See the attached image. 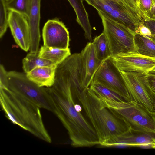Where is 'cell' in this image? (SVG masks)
Masks as SVG:
<instances>
[{
  "label": "cell",
  "instance_id": "obj_1",
  "mask_svg": "<svg viewBox=\"0 0 155 155\" xmlns=\"http://www.w3.org/2000/svg\"><path fill=\"white\" fill-rule=\"evenodd\" d=\"M73 79L70 70L64 68L57 69L54 83L46 87L52 112L67 130L72 146L90 147L100 145L95 130L75 103Z\"/></svg>",
  "mask_w": 155,
  "mask_h": 155
},
{
  "label": "cell",
  "instance_id": "obj_8",
  "mask_svg": "<svg viewBox=\"0 0 155 155\" xmlns=\"http://www.w3.org/2000/svg\"><path fill=\"white\" fill-rule=\"evenodd\" d=\"M131 101L153 112L155 94L147 79V74L120 71Z\"/></svg>",
  "mask_w": 155,
  "mask_h": 155
},
{
  "label": "cell",
  "instance_id": "obj_29",
  "mask_svg": "<svg viewBox=\"0 0 155 155\" xmlns=\"http://www.w3.org/2000/svg\"><path fill=\"white\" fill-rule=\"evenodd\" d=\"M138 33L150 38L151 35V32L150 29L143 23V21L139 25L138 28Z\"/></svg>",
  "mask_w": 155,
  "mask_h": 155
},
{
  "label": "cell",
  "instance_id": "obj_10",
  "mask_svg": "<svg viewBox=\"0 0 155 155\" xmlns=\"http://www.w3.org/2000/svg\"><path fill=\"white\" fill-rule=\"evenodd\" d=\"M112 58L118 68L124 72L147 74L155 67V58L137 52L121 54Z\"/></svg>",
  "mask_w": 155,
  "mask_h": 155
},
{
  "label": "cell",
  "instance_id": "obj_25",
  "mask_svg": "<svg viewBox=\"0 0 155 155\" xmlns=\"http://www.w3.org/2000/svg\"><path fill=\"white\" fill-rule=\"evenodd\" d=\"M152 2L153 0H140L139 8L143 18V20L146 18V14L151 8Z\"/></svg>",
  "mask_w": 155,
  "mask_h": 155
},
{
  "label": "cell",
  "instance_id": "obj_4",
  "mask_svg": "<svg viewBox=\"0 0 155 155\" xmlns=\"http://www.w3.org/2000/svg\"><path fill=\"white\" fill-rule=\"evenodd\" d=\"M103 104L124 118L131 130L155 133V113L133 101H114L99 96Z\"/></svg>",
  "mask_w": 155,
  "mask_h": 155
},
{
  "label": "cell",
  "instance_id": "obj_6",
  "mask_svg": "<svg viewBox=\"0 0 155 155\" xmlns=\"http://www.w3.org/2000/svg\"><path fill=\"white\" fill-rule=\"evenodd\" d=\"M6 88L43 108L52 112L47 87H40L29 80L26 73L16 71L8 72Z\"/></svg>",
  "mask_w": 155,
  "mask_h": 155
},
{
  "label": "cell",
  "instance_id": "obj_19",
  "mask_svg": "<svg viewBox=\"0 0 155 155\" xmlns=\"http://www.w3.org/2000/svg\"><path fill=\"white\" fill-rule=\"evenodd\" d=\"M134 42L137 52L139 54L155 58V41L150 38L140 34H135Z\"/></svg>",
  "mask_w": 155,
  "mask_h": 155
},
{
  "label": "cell",
  "instance_id": "obj_30",
  "mask_svg": "<svg viewBox=\"0 0 155 155\" xmlns=\"http://www.w3.org/2000/svg\"><path fill=\"white\" fill-rule=\"evenodd\" d=\"M147 79L150 86L155 94V73L150 71L147 74Z\"/></svg>",
  "mask_w": 155,
  "mask_h": 155
},
{
  "label": "cell",
  "instance_id": "obj_28",
  "mask_svg": "<svg viewBox=\"0 0 155 155\" xmlns=\"http://www.w3.org/2000/svg\"><path fill=\"white\" fill-rule=\"evenodd\" d=\"M143 23L150 30L152 34L150 38L155 41V20L147 18L144 20Z\"/></svg>",
  "mask_w": 155,
  "mask_h": 155
},
{
  "label": "cell",
  "instance_id": "obj_20",
  "mask_svg": "<svg viewBox=\"0 0 155 155\" xmlns=\"http://www.w3.org/2000/svg\"><path fill=\"white\" fill-rule=\"evenodd\" d=\"M22 63L23 71L26 74L37 67L55 64L51 61L39 57L38 52L36 54L28 53L23 59Z\"/></svg>",
  "mask_w": 155,
  "mask_h": 155
},
{
  "label": "cell",
  "instance_id": "obj_3",
  "mask_svg": "<svg viewBox=\"0 0 155 155\" xmlns=\"http://www.w3.org/2000/svg\"><path fill=\"white\" fill-rule=\"evenodd\" d=\"M0 101L5 117L13 124L45 142H52L44 124L40 108L37 105L8 89L2 88Z\"/></svg>",
  "mask_w": 155,
  "mask_h": 155
},
{
  "label": "cell",
  "instance_id": "obj_15",
  "mask_svg": "<svg viewBox=\"0 0 155 155\" xmlns=\"http://www.w3.org/2000/svg\"><path fill=\"white\" fill-rule=\"evenodd\" d=\"M41 0H32L28 18L30 36V52L36 54L39 51L40 39V22Z\"/></svg>",
  "mask_w": 155,
  "mask_h": 155
},
{
  "label": "cell",
  "instance_id": "obj_18",
  "mask_svg": "<svg viewBox=\"0 0 155 155\" xmlns=\"http://www.w3.org/2000/svg\"><path fill=\"white\" fill-rule=\"evenodd\" d=\"M71 55L70 49H60L42 46L38 51L39 57L58 65Z\"/></svg>",
  "mask_w": 155,
  "mask_h": 155
},
{
  "label": "cell",
  "instance_id": "obj_17",
  "mask_svg": "<svg viewBox=\"0 0 155 155\" xmlns=\"http://www.w3.org/2000/svg\"><path fill=\"white\" fill-rule=\"evenodd\" d=\"M76 15L77 21L84 30L87 38L92 41L91 29L88 14L82 0H68Z\"/></svg>",
  "mask_w": 155,
  "mask_h": 155
},
{
  "label": "cell",
  "instance_id": "obj_14",
  "mask_svg": "<svg viewBox=\"0 0 155 155\" xmlns=\"http://www.w3.org/2000/svg\"><path fill=\"white\" fill-rule=\"evenodd\" d=\"M155 133H144L131 130L128 133L118 136L107 144L106 147L124 146L131 147L150 146Z\"/></svg>",
  "mask_w": 155,
  "mask_h": 155
},
{
  "label": "cell",
  "instance_id": "obj_9",
  "mask_svg": "<svg viewBox=\"0 0 155 155\" xmlns=\"http://www.w3.org/2000/svg\"><path fill=\"white\" fill-rule=\"evenodd\" d=\"M92 82L100 84L116 92L126 101H131L120 71L111 57L102 62L94 76Z\"/></svg>",
  "mask_w": 155,
  "mask_h": 155
},
{
  "label": "cell",
  "instance_id": "obj_31",
  "mask_svg": "<svg viewBox=\"0 0 155 155\" xmlns=\"http://www.w3.org/2000/svg\"><path fill=\"white\" fill-rule=\"evenodd\" d=\"M155 15V0H153L151 8L150 10L146 14V18L145 19L147 18L152 19L153 18Z\"/></svg>",
  "mask_w": 155,
  "mask_h": 155
},
{
  "label": "cell",
  "instance_id": "obj_13",
  "mask_svg": "<svg viewBox=\"0 0 155 155\" xmlns=\"http://www.w3.org/2000/svg\"><path fill=\"white\" fill-rule=\"evenodd\" d=\"M82 84L89 87L93 78L103 61L98 59L92 42L88 43L80 53Z\"/></svg>",
  "mask_w": 155,
  "mask_h": 155
},
{
  "label": "cell",
  "instance_id": "obj_21",
  "mask_svg": "<svg viewBox=\"0 0 155 155\" xmlns=\"http://www.w3.org/2000/svg\"><path fill=\"white\" fill-rule=\"evenodd\" d=\"M92 43L94 46L96 55L98 60L103 61L111 57L108 40L103 32L96 37Z\"/></svg>",
  "mask_w": 155,
  "mask_h": 155
},
{
  "label": "cell",
  "instance_id": "obj_7",
  "mask_svg": "<svg viewBox=\"0 0 155 155\" xmlns=\"http://www.w3.org/2000/svg\"><path fill=\"white\" fill-rule=\"evenodd\" d=\"M98 12L106 15L136 33L143 21L124 0H85Z\"/></svg>",
  "mask_w": 155,
  "mask_h": 155
},
{
  "label": "cell",
  "instance_id": "obj_23",
  "mask_svg": "<svg viewBox=\"0 0 155 155\" xmlns=\"http://www.w3.org/2000/svg\"><path fill=\"white\" fill-rule=\"evenodd\" d=\"M32 1V0H9L5 2L8 11H15L28 18Z\"/></svg>",
  "mask_w": 155,
  "mask_h": 155
},
{
  "label": "cell",
  "instance_id": "obj_5",
  "mask_svg": "<svg viewBox=\"0 0 155 155\" xmlns=\"http://www.w3.org/2000/svg\"><path fill=\"white\" fill-rule=\"evenodd\" d=\"M98 12L101 19L103 32L109 42L111 57L129 52H137L134 42L136 34L103 13Z\"/></svg>",
  "mask_w": 155,
  "mask_h": 155
},
{
  "label": "cell",
  "instance_id": "obj_22",
  "mask_svg": "<svg viewBox=\"0 0 155 155\" xmlns=\"http://www.w3.org/2000/svg\"><path fill=\"white\" fill-rule=\"evenodd\" d=\"M89 87L98 96L114 101H125L116 92L98 83L92 82Z\"/></svg>",
  "mask_w": 155,
  "mask_h": 155
},
{
  "label": "cell",
  "instance_id": "obj_16",
  "mask_svg": "<svg viewBox=\"0 0 155 155\" xmlns=\"http://www.w3.org/2000/svg\"><path fill=\"white\" fill-rule=\"evenodd\" d=\"M58 65L37 67L26 74L29 80L39 87H50L54 83Z\"/></svg>",
  "mask_w": 155,
  "mask_h": 155
},
{
  "label": "cell",
  "instance_id": "obj_26",
  "mask_svg": "<svg viewBox=\"0 0 155 155\" xmlns=\"http://www.w3.org/2000/svg\"><path fill=\"white\" fill-rule=\"evenodd\" d=\"M8 72L2 64L0 66V88H6L8 84Z\"/></svg>",
  "mask_w": 155,
  "mask_h": 155
},
{
  "label": "cell",
  "instance_id": "obj_2",
  "mask_svg": "<svg viewBox=\"0 0 155 155\" xmlns=\"http://www.w3.org/2000/svg\"><path fill=\"white\" fill-rule=\"evenodd\" d=\"M73 93L95 130L100 145L105 147L117 137L131 130L125 120L106 107L89 87L76 86Z\"/></svg>",
  "mask_w": 155,
  "mask_h": 155
},
{
  "label": "cell",
  "instance_id": "obj_35",
  "mask_svg": "<svg viewBox=\"0 0 155 155\" xmlns=\"http://www.w3.org/2000/svg\"><path fill=\"white\" fill-rule=\"evenodd\" d=\"M9 0H4L5 1V2H7V1H9Z\"/></svg>",
  "mask_w": 155,
  "mask_h": 155
},
{
  "label": "cell",
  "instance_id": "obj_11",
  "mask_svg": "<svg viewBox=\"0 0 155 155\" xmlns=\"http://www.w3.org/2000/svg\"><path fill=\"white\" fill-rule=\"evenodd\" d=\"M42 36L45 46L63 49L69 48V31L58 18L47 21L42 29Z\"/></svg>",
  "mask_w": 155,
  "mask_h": 155
},
{
  "label": "cell",
  "instance_id": "obj_34",
  "mask_svg": "<svg viewBox=\"0 0 155 155\" xmlns=\"http://www.w3.org/2000/svg\"><path fill=\"white\" fill-rule=\"evenodd\" d=\"M152 19H154L155 20V15H154V17H153V18Z\"/></svg>",
  "mask_w": 155,
  "mask_h": 155
},
{
  "label": "cell",
  "instance_id": "obj_27",
  "mask_svg": "<svg viewBox=\"0 0 155 155\" xmlns=\"http://www.w3.org/2000/svg\"><path fill=\"white\" fill-rule=\"evenodd\" d=\"M124 1L137 14L143 21V18L139 8L140 0H124Z\"/></svg>",
  "mask_w": 155,
  "mask_h": 155
},
{
  "label": "cell",
  "instance_id": "obj_12",
  "mask_svg": "<svg viewBox=\"0 0 155 155\" xmlns=\"http://www.w3.org/2000/svg\"><path fill=\"white\" fill-rule=\"evenodd\" d=\"M8 23L14 39L23 50H30V36L28 18L25 15L12 10L8 11Z\"/></svg>",
  "mask_w": 155,
  "mask_h": 155
},
{
  "label": "cell",
  "instance_id": "obj_33",
  "mask_svg": "<svg viewBox=\"0 0 155 155\" xmlns=\"http://www.w3.org/2000/svg\"><path fill=\"white\" fill-rule=\"evenodd\" d=\"M153 112L155 113V102L154 104L153 105Z\"/></svg>",
  "mask_w": 155,
  "mask_h": 155
},
{
  "label": "cell",
  "instance_id": "obj_24",
  "mask_svg": "<svg viewBox=\"0 0 155 155\" xmlns=\"http://www.w3.org/2000/svg\"><path fill=\"white\" fill-rule=\"evenodd\" d=\"M8 26V13L4 0H0V38L3 36Z\"/></svg>",
  "mask_w": 155,
  "mask_h": 155
},
{
  "label": "cell",
  "instance_id": "obj_32",
  "mask_svg": "<svg viewBox=\"0 0 155 155\" xmlns=\"http://www.w3.org/2000/svg\"><path fill=\"white\" fill-rule=\"evenodd\" d=\"M150 147L153 149H155V137L153 139V141L150 145Z\"/></svg>",
  "mask_w": 155,
  "mask_h": 155
}]
</instances>
